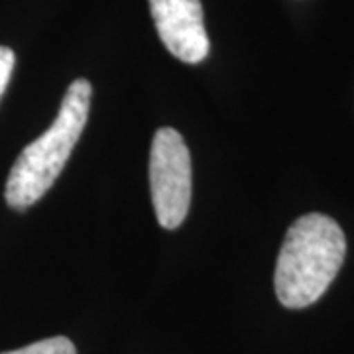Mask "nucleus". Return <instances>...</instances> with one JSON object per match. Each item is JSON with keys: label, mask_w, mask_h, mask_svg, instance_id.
I'll return each instance as SVG.
<instances>
[{"label": "nucleus", "mask_w": 354, "mask_h": 354, "mask_svg": "<svg viewBox=\"0 0 354 354\" xmlns=\"http://www.w3.org/2000/svg\"><path fill=\"white\" fill-rule=\"evenodd\" d=\"M346 254V239L337 221L321 213L299 216L281 244L274 286L288 309L313 305L337 278Z\"/></svg>", "instance_id": "f257e3e1"}, {"label": "nucleus", "mask_w": 354, "mask_h": 354, "mask_svg": "<svg viewBox=\"0 0 354 354\" xmlns=\"http://www.w3.org/2000/svg\"><path fill=\"white\" fill-rule=\"evenodd\" d=\"M91 95L93 87L87 79H75L65 93L53 124L20 152L4 191L12 209H28L39 201L64 171L87 124Z\"/></svg>", "instance_id": "f03ea898"}, {"label": "nucleus", "mask_w": 354, "mask_h": 354, "mask_svg": "<svg viewBox=\"0 0 354 354\" xmlns=\"http://www.w3.org/2000/svg\"><path fill=\"white\" fill-rule=\"evenodd\" d=\"M150 189L160 227H181L191 205V156L176 128L156 132L150 150Z\"/></svg>", "instance_id": "7ed1b4c3"}, {"label": "nucleus", "mask_w": 354, "mask_h": 354, "mask_svg": "<svg viewBox=\"0 0 354 354\" xmlns=\"http://www.w3.org/2000/svg\"><path fill=\"white\" fill-rule=\"evenodd\" d=\"M158 36L183 64H201L209 55V36L201 0H150Z\"/></svg>", "instance_id": "20e7f679"}, {"label": "nucleus", "mask_w": 354, "mask_h": 354, "mask_svg": "<svg viewBox=\"0 0 354 354\" xmlns=\"http://www.w3.org/2000/svg\"><path fill=\"white\" fill-rule=\"evenodd\" d=\"M0 354H77V351L75 344L67 337H51V339H44V341L34 342V344H28L24 348Z\"/></svg>", "instance_id": "39448f33"}, {"label": "nucleus", "mask_w": 354, "mask_h": 354, "mask_svg": "<svg viewBox=\"0 0 354 354\" xmlns=\"http://www.w3.org/2000/svg\"><path fill=\"white\" fill-rule=\"evenodd\" d=\"M14 62H16L14 51L6 46H0V97L4 95V91L8 87V81L12 77Z\"/></svg>", "instance_id": "423d86ee"}]
</instances>
